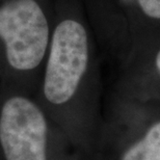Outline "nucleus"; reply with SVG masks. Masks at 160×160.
Masks as SVG:
<instances>
[{"instance_id": "f257e3e1", "label": "nucleus", "mask_w": 160, "mask_h": 160, "mask_svg": "<svg viewBox=\"0 0 160 160\" xmlns=\"http://www.w3.org/2000/svg\"><path fill=\"white\" fill-rule=\"evenodd\" d=\"M65 1L52 22L43 82L45 98L56 106L74 98L96 51L94 34L80 0Z\"/></svg>"}, {"instance_id": "f03ea898", "label": "nucleus", "mask_w": 160, "mask_h": 160, "mask_svg": "<svg viewBox=\"0 0 160 160\" xmlns=\"http://www.w3.org/2000/svg\"><path fill=\"white\" fill-rule=\"evenodd\" d=\"M105 51L132 60L160 41V0H83Z\"/></svg>"}, {"instance_id": "7ed1b4c3", "label": "nucleus", "mask_w": 160, "mask_h": 160, "mask_svg": "<svg viewBox=\"0 0 160 160\" xmlns=\"http://www.w3.org/2000/svg\"><path fill=\"white\" fill-rule=\"evenodd\" d=\"M52 21L41 0H0V57L16 72L45 62Z\"/></svg>"}, {"instance_id": "20e7f679", "label": "nucleus", "mask_w": 160, "mask_h": 160, "mask_svg": "<svg viewBox=\"0 0 160 160\" xmlns=\"http://www.w3.org/2000/svg\"><path fill=\"white\" fill-rule=\"evenodd\" d=\"M0 142L6 160H47V123L28 98L8 99L0 112Z\"/></svg>"}, {"instance_id": "39448f33", "label": "nucleus", "mask_w": 160, "mask_h": 160, "mask_svg": "<svg viewBox=\"0 0 160 160\" xmlns=\"http://www.w3.org/2000/svg\"><path fill=\"white\" fill-rule=\"evenodd\" d=\"M122 160H160V121L150 127L142 139L127 150Z\"/></svg>"}, {"instance_id": "423d86ee", "label": "nucleus", "mask_w": 160, "mask_h": 160, "mask_svg": "<svg viewBox=\"0 0 160 160\" xmlns=\"http://www.w3.org/2000/svg\"><path fill=\"white\" fill-rule=\"evenodd\" d=\"M143 59L147 60L150 65L154 68L156 73L160 76V41L155 42L154 44L150 45L137 54L132 60Z\"/></svg>"}]
</instances>
